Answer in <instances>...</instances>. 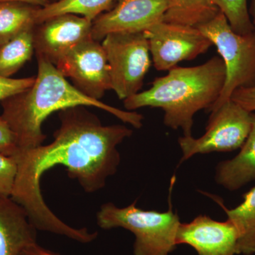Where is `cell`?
<instances>
[{"mask_svg":"<svg viewBox=\"0 0 255 255\" xmlns=\"http://www.w3.org/2000/svg\"><path fill=\"white\" fill-rule=\"evenodd\" d=\"M118 0H57L44 7H38L35 13L36 24L63 14L81 15L93 22L95 18L110 11Z\"/></svg>","mask_w":255,"mask_h":255,"instance_id":"2e32d148","label":"cell"},{"mask_svg":"<svg viewBox=\"0 0 255 255\" xmlns=\"http://www.w3.org/2000/svg\"><path fill=\"white\" fill-rule=\"evenodd\" d=\"M163 21L197 27L214 17L220 10L214 0H169Z\"/></svg>","mask_w":255,"mask_h":255,"instance_id":"e0dca14e","label":"cell"},{"mask_svg":"<svg viewBox=\"0 0 255 255\" xmlns=\"http://www.w3.org/2000/svg\"><path fill=\"white\" fill-rule=\"evenodd\" d=\"M156 70L164 71L206 53L213 46L196 27L160 21L144 32Z\"/></svg>","mask_w":255,"mask_h":255,"instance_id":"ba28073f","label":"cell"},{"mask_svg":"<svg viewBox=\"0 0 255 255\" xmlns=\"http://www.w3.org/2000/svg\"><path fill=\"white\" fill-rule=\"evenodd\" d=\"M38 8L23 3L0 2V46L36 26L35 13Z\"/></svg>","mask_w":255,"mask_h":255,"instance_id":"ac0fdd59","label":"cell"},{"mask_svg":"<svg viewBox=\"0 0 255 255\" xmlns=\"http://www.w3.org/2000/svg\"><path fill=\"white\" fill-rule=\"evenodd\" d=\"M92 21L75 14H63L35 26L33 43L36 57L53 65L74 47L92 38Z\"/></svg>","mask_w":255,"mask_h":255,"instance_id":"8fae6325","label":"cell"},{"mask_svg":"<svg viewBox=\"0 0 255 255\" xmlns=\"http://www.w3.org/2000/svg\"><path fill=\"white\" fill-rule=\"evenodd\" d=\"M16 174V158L0 154V196H11Z\"/></svg>","mask_w":255,"mask_h":255,"instance_id":"44dd1931","label":"cell"},{"mask_svg":"<svg viewBox=\"0 0 255 255\" xmlns=\"http://www.w3.org/2000/svg\"><path fill=\"white\" fill-rule=\"evenodd\" d=\"M37 60L38 74L33 85L1 102V117L16 135L19 152L38 147L46 140L41 127L48 116L78 106L105 110L135 128L142 127L141 114L119 110L87 97L68 82L54 65L41 57H37Z\"/></svg>","mask_w":255,"mask_h":255,"instance_id":"7a4b0ae2","label":"cell"},{"mask_svg":"<svg viewBox=\"0 0 255 255\" xmlns=\"http://www.w3.org/2000/svg\"><path fill=\"white\" fill-rule=\"evenodd\" d=\"M210 113L202 136L179 137L178 142L182 152L179 163L197 154L238 150L246 142L252 127L251 112L231 100Z\"/></svg>","mask_w":255,"mask_h":255,"instance_id":"52a82bcc","label":"cell"},{"mask_svg":"<svg viewBox=\"0 0 255 255\" xmlns=\"http://www.w3.org/2000/svg\"><path fill=\"white\" fill-rule=\"evenodd\" d=\"M97 224L105 230L122 228L135 236L134 255H169L175 250L176 235L180 224L172 206L166 212L145 211L135 202L125 208L112 203L101 206L97 214Z\"/></svg>","mask_w":255,"mask_h":255,"instance_id":"277c9868","label":"cell"},{"mask_svg":"<svg viewBox=\"0 0 255 255\" xmlns=\"http://www.w3.org/2000/svg\"><path fill=\"white\" fill-rule=\"evenodd\" d=\"M55 1H57V0H55ZM50 2H51V1H50Z\"/></svg>","mask_w":255,"mask_h":255,"instance_id":"83f0119b","label":"cell"},{"mask_svg":"<svg viewBox=\"0 0 255 255\" xmlns=\"http://www.w3.org/2000/svg\"><path fill=\"white\" fill-rule=\"evenodd\" d=\"M231 100L241 106L248 112L255 113V85L253 86L238 89L233 92Z\"/></svg>","mask_w":255,"mask_h":255,"instance_id":"cb8c5ba5","label":"cell"},{"mask_svg":"<svg viewBox=\"0 0 255 255\" xmlns=\"http://www.w3.org/2000/svg\"><path fill=\"white\" fill-rule=\"evenodd\" d=\"M217 48L226 67V81L219 98L209 112L231 100L233 92L255 85V31L236 33L221 11L196 27Z\"/></svg>","mask_w":255,"mask_h":255,"instance_id":"5b68a950","label":"cell"},{"mask_svg":"<svg viewBox=\"0 0 255 255\" xmlns=\"http://www.w3.org/2000/svg\"><path fill=\"white\" fill-rule=\"evenodd\" d=\"M18 152L16 135L7 122L0 116V154L15 157Z\"/></svg>","mask_w":255,"mask_h":255,"instance_id":"603a6c76","label":"cell"},{"mask_svg":"<svg viewBox=\"0 0 255 255\" xmlns=\"http://www.w3.org/2000/svg\"><path fill=\"white\" fill-rule=\"evenodd\" d=\"M226 81L222 58L214 56L202 65L175 67L167 75L156 78L152 87L124 100L128 111L142 107L164 112V124L173 130L182 129L184 136H191L194 117L199 111H209Z\"/></svg>","mask_w":255,"mask_h":255,"instance_id":"3957f363","label":"cell"},{"mask_svg":"<svg viewBox=\"0 0 255 255\" xmlns=\"http://www.w3.org/2000/svg\"><path fill=\"white\" fill-rule=\"evenodd\" d=\"M255 180V114L252 113L249 135L239 153L216 167V181L229 191H236Z\"/></svg>","mask_w":255,"mask_h":255,"instance_id":"5bb4252c","label":"cell"},{"mask_svg":"<svg viewBox=\"0 0 255 255\" xmlns=\"http://www.w3.org/2000/svg\"><path fill=\"white\" fill-rule=\"evenodd\" d=\"M84 106L60 111V126L54 140L46 145L19 152L15 158L17 174L10 197L22 206L37 230L68 236L73 228L47 206L42 196L41 176L48 169L63 165L87 193L105 187L121 162L117 146L131 136L124 125L104 126Z\"/></svg>","mask_w":255,"mask_h":255,"instance_id":"6da1fadb","label":"cell"},{"mask_svg":"<svg viewBox=\"0 0 255 255\" xmlns=\"http://www.w3.org/2000/svg\"><path fill=\"white\" fill-rule=\"evenodd\" d=\"M169 0H118L92 22V37L100 41L112 33H140L163 21Z\"/></svg>","mask_w":255,"mask_h":255,"instance_id":"30bf717a","label":"cell"},{"mask_svg":"<svg viewBox=\"0 0 255 255\" xmlns=\"http://www.w3.org/2000/svg\"><path fill=\"white\" fill-rule=\"evenodd\" d=\"M214 2L236 33L248 34L255 31L248 0H214Z\"/></svg>","mask_w":255,"mask_h":255,"instance_id":"ffe728a7","label":"cell"},{"mask_svg":"<svg viewBox=\"0 0 255 255\" xmlns=\"http://www.w3.org/2000/svg\"><path fill=\"white\" fill-rule=\"evenodd\" d=\"M4 1L23 3V4H30L32 6H38V7H44L51 3L50 0H0V2H4Z\"/></svg>","mask_w":255,"mask_h":255,"instance_id":"484cf974","label":"cell"},{"mask_svg":"<svg viewBox=\"0 0 255 255\" xmlns=\"http://www.w3.org/2000/svg\"><path fill=\"white\" fill-rule=\"evenodd\" d=\"M250 14L252 16V21H253V25H254L255 28V0H251V8L249 9Z\"/></svg>","mask_w":255,"mask_h":255,"instance_id":"4316f807","label":"cell"},{"mask_svg":"<svg viewBox=\"0 0 255 255\" xmlns=\"http://www.w3.org/2000/svg\"><path fill=\"white\" fill-rule=\"evenodd\" d=\"M36 231L22 206L0 196V255H22L37 243Z\"/></svg>","mask_w":255,"mask_h":255,"instance_id":"4fadbf2b","label":"cell"},{"mask_svg":"<svg viewBox=\"0 0 255 255\" xmlns=\"http://www.w3.org/2000/svg\"><path fill=\"white\" fill-rule=\"evenodd\" d=\"M239 234L230 220L215 221L199 215L191 222L180 223L176 245H188L199 255H236Z\"/></svg>","mask_w":255,"mask_h":255,"instance_id":"7c38bea8","label":"cell"},{"mask_svg":"<svg viewBox=\"0 0 255 255\" xmlns=\"http://www.w3.org/2000/svg\"><path fill=\"white\" fill-rule=\"evenodd\" d=\"M102 41L112 90L122 100L140 92L151 65L150 47L144 32L112 33Z\"/></svg>","mask_w":255,"mask_h":255,"instance_id":"8992f818","label":"cell"},{"mask_svg":"<svg viewBox=\"0 0 255 255\" xmlns=\"http://www.w3.org/2000/svg\"><path fill=\"white\" fill-rule=\"evenodd\" d=\"M218 203L237 228L238 255H255V186L243 195V202L234 209H228L221 201Z\"/></svg>","mask_w":255,"mask_h":255,"instance_id":"9a60e30c","label":"cell"},{"mask_svg":"<svg viewBox=\"0 0 255 255\" xmlns=\"http://www.w3.org/2000/svg\"><path fill=\"white\" fill-rule=\"evenodd\" d=\"M35 26L25 30L0 46V76L10 78L31 60L35 50L33 43Z\"/></svg>","mask_w":255,"mask_h":255,"instance_id":"d6986e66","label":"cell"},{"mask_svg":"<svg viewBox=\"0 0 255 255\" xmlns=\"http://www.w3.org/2000/svg\"><path fill=\"white\" fill-rule=\"evenodd\" d=\"M55 66L90 98L100 100L106 92L112 90L110 65L105 50L100 41L92 38L74 47Z\"/></svg>","mask_w":255,"mask_h":255,"instance_id":"9c48e42d","label":"cell"},{"mask_svg":"<svg viewBox=\"0 0 255 255\" xmlns=\"http://www.w3.org/2000/svg\"><path fill=\"white\" fill-rule=\"evenodd\" d=\"M35 79L36 76L21 79L0 76V102L30 88L34 83Z\"/></svg>","mask_w":255,"mask_h":255,"instance_id":"7402d4cb","label":"cell"},{"mask_svg":"<svg viewBox=\"0 0 255 255\" xmlns=\"http://www.w3.org/2000/svg\"><path fill=\"white\" fill-rule=\"evenodd\" d=\"M22 255H60L52 253L49 251L44 249L42 247L38 246L37 243L28 247L24 251Z\"/></svg>","mask_w":255,"mask_h":255,"instance_id":"d4e9b609","label":"cell"}]
</instances>
